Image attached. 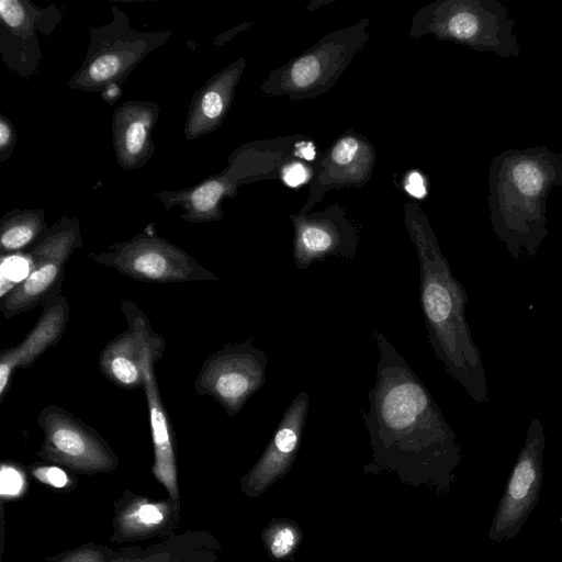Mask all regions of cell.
I'll use <instances>...</instances> for the list:
<instances>
[{
    "mask_svg": "<svg viewBox=\"0 0 562 562\" xmlns=\"http://www.w3.org/2000/svg\"><path fill=\"white\" fill-rule=\"evenodd\" d=\"M373 338L379 361L362 418L375 459L422 467L456 458V434L429 390L383 333Z\"/></svg>",
    "mask_w": 562,
    "mask_h": 562,
    "instance_id": "1",
    "label": "cell"
},
{
    "mask_svg": "<svg viewBox=\"0 0 562 562\" xmlns=\"http://www.w3.org/2000/svg\"><path fill=\"white\" fill-rule=\"evenodd\" d=\"M491 224L514 260L536 256L548 235L547 199L562 186V155L547 146L507 149L488 170Z\"/></svg>",
    "mask_w": 562,
    "mask_h": 562,
    "instance_id": "2",
    "label": "cell"
},
{
    "mask_svg": "<svg viewBox=\"0 0 562 562\" xmlns=\"http://www.w3.org/2000/svg\"><path fill=\"white\" fill-rule=\"evenodd\" d=\"M419 258V300L428 341L446 372L477 404L488 400L485 368L465 317L469 297L434 237H415Z\"/></svg>",
    "mask_w": 562,
    "mask_h": 562,
    "instance_id": "3",
    "label": "cell"
},
{
    "mask_svg": "<svg viewBox=\"0 0 562 562\" xmlns=\"http://www.w3.org/2000/svg\"><path fill=\"white\" fill-rule=\"evenodd\" d=\"M112 20L89 30V43L81 66L67 86L83 92L120 90L128 75L151 52L162 46L170 31H137L128 15L117 7L111 8Z\"/></svg>",
    "mask_w": 562,
    "mask_h": 562,
    "instance_id": "4",
    "label": "cell"
},
{
    "mask_svg": "<svg viewBox=\"0 0 562 562\" xmlns=\"http://www.w3.org/2000/svg\"><path fill=\"white\" fill-rule=\"evenodd\" d=\"M89 259L132 279L150 283L218 281L186 250L151 233H138L114 243L106 250L92 251Z\"/></svg>",
    "mask_w": 562,
    "mask_h": 562,
    "instance_id": "5",
    "label": "cell"
},
{
    "mask_svg": "<svg viewBox=\"0 0 562 562\" xmlns=\"http://www.w3.org/2000/svg\"><path fill=\"white\" fill-rule=\"evenodd\" d=\"M82 247L78 217L61 216L26 252L27 277L1 297L0 311L5 319L26 313L60 293L65 267L72 252Z\"/></svg>",
    "mask_w": 562,
    "mask_h": 562,
    "instance_id": "6",
    "label": "cell"
},
{
    "mask_svg": "<svg viewBox=\"0 0 562 562\" xmlns=\"http://www.w3.org/2000/svg\"><path fill=\"white\" fill-rule=\"evenodd\" d=\"M248 338L210 355L194 380L198 395L211 396L228 417L237 416L267 380L268 356Z\"/></svg>",
    "mask_w": 562,
    "mask_h": 562,
    "instance_id": "7",
    "label": "cell"
},
{
    "mask_svg": "<svg viewBox=\"0 0 562 562\" xmlns=\"http://www.w3.org/2000/svg\"><path fill=\"white\" fill-rule=\"evenodd\" d=\"M63 20L55 5L41 8L30 0L0 1V55L7 67L23 79L42 63L37 33L50 35Z\"/></svg>",
    "mask_w": 562,
    "mask_h": 562,
    "instance_id": "8",
    "label": "cell"
},
{
    "mask_svg": "<svg viewBox=\"0 0 562 562\" xmlns=\"http://www.w3.org/2000/svg\"><path fill=\"white\" fill-rule=\"evenodd\" d=\"M127 329L111 339L98 358L100 372L124 390L144 386L143 361L148 351L164 356L166 339L156 333L149 318L132 300L121 303Z\"/></svg>",
    "mask_w": 562,
    "mask_h": 562,
    "instance_id": "9",
    "label": "cell"
},
{
    "mask_svg": "<svg viewBox=\"0 0 562 562\" xmlns=\"http://www.w3.org/2000/svg\"><path fill=\"white\" fill-rule=\"evenodd\" d=\"M36 420L44 434L43 457L81 470L113 465L115 458L101 436L64 407L47 405Z\"/></svg>",
    "mask_w": 562,
    "mask_h": 562,
    "instance_id": "10",
    "label": "cell"
},
{
    "mask_svg": "<svg viewBox=\"0 0 562 562\" xmlns=\"http://www.w3.org/2000/svg\"><path fill=\"white\" fill-rule=\"evenodd\" d=\"M544 442V425L535 417L527 429L526 441L496 514L491 538L501 540L513 537L537 502Z\"/></svg>",
    "mask_w": 562,
    "mask_h": 562,
    "instance_id": "11",
    "label": "cell"
},
{
    "mask_svg": "<svg viewBox=\"0 0 562 562\" xmlns=\"http://www.w3.org/2000/svg\"><path fill=\"white\" fill-rule=\"evenodd\" d=\"M308 407L310 396L301 391L285 408L266 450L245 479L249 494H260L289 471L301 443Z\"/></svg>",
    "mask_w": 562,
    "mask_h": 562,
    "instance_id": "12",
    "label": "cell"
},
{
    "mask_svg": "<svg viewBox=\"0 0 562 562\" xmlns=\"http://www.w3.org/2000/svg\"><path fill=\"white\" fill-rule=\"evenodd\" d=\"M70 315L67 299L57 293L43 302L35 326L14 347L0 352V403L4 400L15 370L31 367L45 351L56 346L66 330Z\"/></svg>",
    "mask_w": 562,
    "mask_h": 562,
    "instance_id": "13",
    "label": "cell"
},
{
    "mask_svg": "<svg viewBox=\"0 0 562 562\" xmlns=\"http://www.w3.org/2000/svg\"><path fill=\"white\" fill-rule=\"evenodd\" d=\"M160 106L156 102L130 100L112 114V143L119 166L137 170L151 158L156 146L153 139Z\"/></svg>",
    "mask_w": 562,
    "mask_h": 562,
    "instance_id": "14",
    "label": "cell"
},
{
    "mask_svg": "<svg viewBox=\"0 0 562 562\" xmlns=\"http://www.w3.org/2000/svg\"><path fill=\"white\" fill-rule=\"evenodd\" d=\"M161 359L158 353L148 351L143 361L144 393L146 395L148 418L154 445V474L169 491L171 497L177 499V469L175 454V437L170 418L162 403L156 373L155 363Z\"/></svg>",
    "mask_w": 562,
    "mask_h": 562,
    "instance_id": "15",
    "label": "cell"
},
{
    "mask_svg": "<svg viewBox=\"0 0 562 562\" xmlns=\"http://www.w3.org/2000/svg\"><path fill=\"white\" fill-rule=\"evenodd\" d=\"M236 79V68L223 69L194 92L184 123L186 139H196L218 127L228 109Z\"/></svg>",
    "mask_w": 562,
    "mask_h": 562,
    "instance_id": "16",
    "label": "cell"
},
{
    "mask_svg": "<svg viewBox=\"0 0 562 562\" xmlns=\"http://www.w3.org/2000/svg\"><path fill=\"white\" fill-rule=\"evenodd\" d=\"M47 228L44 209L5 212L0 220L1 255H14L33 246Z\"/></svg>",
    "mask_w": 562,
    "mask_h": 562,
    "instance_id": "17",
    "label": "cell"
},
{
    "mask_svg": "<svg viewBox=\"0 0 562 562\" xmlns=\"http://www.w3.org/2000/svg\"><path fill=\"white\" fill-rule=\"evenodd\" d=\"M263 539L271 555L282 559L295 549L300 540V531L292 522L281 520L267 528Z\"/></svg>",
    "mask_w": 562,
    "mask_h": 562,
    "instance_id": "18",
    "label": "cell"
},
{
    "mask_svg": "<svg viewBox=\"0 0 562 562\" xmlns=\"http://www.w3.org/2000/svg\"><path fill=\"white\" fill-rule=\"evenodd\" d=\"M321 66L314 56L299 59L292 67L291 78L295 86L304 88L312 85L319 77Z\"/></svg>",
    "mask_w": 562,
    "mask_h": 562,
    "instance_id": "19",
    "label": "cell"
},
{
    "mask_svg": "<svg viewBox=\"0 0 562 562\" xmlns=\"http://www.w3.org/2000/svg\"><path fill=\"white\" fill-rule=\"evenodd\" d=\"M18 143L16 131L9 117L0 113V161L8 160Z\"/></svg>",
    "mask_w": 562,
    "mask_h": 562,
    "instance_id": "20",
    "label": "cell"
},
{
    "mask_svg": "<svg viewBox=\"0 0 562 562\" xmlns=\"http://www.w3.org/2000/svg\"><path fill=\"white\" fill-rule=\"evenodd\" d=\"M24 485L22 474L13 467L2 465L1 468V494L3 496L18 495Z\"/></svg>",
    "mask_w": 562,
    "mask_h": 562,
    "instance_id": "21",
    "label": "cell"
},
{
    "mask_svg": "<svg viewBox=\"0 0 562 562\" xmlns=\"http://www.w3.org/2000/svg\"><path fill=\"white\" fill-rule=\"evenodd\" d=\"M132 520L143 527H151L161 522L164 515L158 506L153 504L140 505L132 515Z\"/></svg>",
    "mask_w": 562,
    "mask_h": 562,
    "instance_id": "22",
    "label": "cell"
},
{
    "mask_svg": "<svg viewBox=\"0 0 562 562\" xmlns=\"http://www.w3.org/2000/svg\"><path fill=\"white\" fill-rule=\"evenodd\" d=\"M33 473L40 481L54 487H64L68 483L67 474L57 467H38Z\"/></svg>",
    "mask_w": 562,
    "mask_h": 562,
    "instance_id": "23",
    "label": "cell"
},
{
    "mask_svg": "<svg viewBox=\"0 0 562 562\" xmlns=\"http://www.w3.org/2000/svg\"><path fill=\"white\" fill-rule=\"evenodd\" d=\"M357 149L358 143L356 139L351 137L345 138L335 146L331 157L337 164L346 165L352 160Z\"/></svg>",
    "mask_w": 562,
    "mask_h": 562,
    "instance_id": "24",
    "label": "cell"
},
{
    "mask_svg": "<svg viewBox=\"0 0 562 562\" xmlns=\"http://www.w3.org/2000/svg\"><path fill=\"white\" fill-rule=\"evenodd\" d=\"M306 178L307 172L301 164L289 166L283 173V179L290 187H296L303 183Z\"/></svg>",
    "mask_w": 562,
    "mask_h": 562,
    "instance_id": "25",
    "label": "cell"
},
{
    "mask_svg": "<svg viewBox=\"0 0 562 562\" xmlns=\"http://www.w3.org/2000/svg\"><path fill=\"white\" fill-rule=\"evenodd\" d=\"M406 190L415 198H423L426 194V188L422 176L417 172L409 175L406 183Z\"/></svg>",
    "mask_w": 562,
    "mask_h": 562,
    "instance_id": "26",
    "label": "cell"
},
{
    "mask_svg": "<svg viewBox=\"0 0 562 562\" xmlns=\"http://www.w3.org/2000/svg\"><path fill=\"white\" fill-rule=\"evenodd\" d=\"M300 153L307 160H312L315 157V150H314L313 145H311V144H308L307 146L302 147L300 149Z\"/></svg>",
    "mask_w": 562,
    "mask_h": 562,
    "instance_id": "27",
    "label": "cell"
}]
</instances>
